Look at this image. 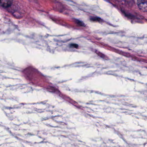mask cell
Listing matches in <instances>:
<instances>
[{"instance_id":"obj_1","label":"cell","mask_w":147,"mask_h":147,"mask_svg":"<svg viewBox=\"0 0 147 147\" xmlns=\"http://www.w3.org/2000/svg\"><path fill=\"white\" fill-rule=\"evenodd\" d=\"M137 5L138 6V8L141 11L144 12L147 11V1H137Z\"/></svg>"},{"instance_id":"obj_2","label":"cell","mask_w":147,"mask_h":147,"mask_svg":"<svg viewBox=\"0 0 147 147\" xmlns=\"http://www.w3.org/2000/svg\"><path fill=\"white\" fill-rule=\"evenodd\" d=\"M12 4V1H0V5H1L4 7H10Z\"/></svg>"},{"instance_id":"obj_3","label":"cell","mask_w":147,"mask_h":147,"mask_svg":"<svg viewBox=\"0 0 147 147\" xmlns=\"http://www.w3.org/2000/svg\"><path fill=\"white\" fill-rule=\"evenodd\" d=\"M13 16L14 17H17V18H21V17H22L21 16V14L20 13H19L18 12H14L13 13Z\"/></svg>"},{"instance_id":"obj_4","label":"cell","mask_w":147,"mask_h":147,"mask_svg":"<svg viewBox=\"0 0 147 147\" xmlns=\"http://www.w3.org/2000/svg\"><path fill=\"white\" fill-rule=\"evenodd\" d=\"M71 46H73V47H75L76 48H78V45L76 44H72L71 45Z\"/></svg>"}]
</instances>
